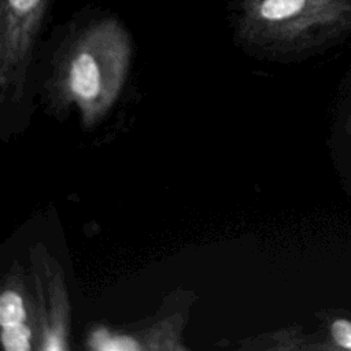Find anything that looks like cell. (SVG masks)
Here are the masks:
<instances>
[{
	"mask_svg": "<svg viewBox=\"0 0 351 351\" xmlns=\"http://www.w3.org/2000/svg\"><path fill=\"white\" fill-rule=\"evenodd\" d=\"M351 26V0H243L240 30L251 41L295 43Z\"/></svg>",
	"mask_w": 351,
	"mask_h": 351,
	"instance_id": "1",
	"label": "cell"
},
{
	"mask_svg": "<svg viewBox=\"0 0 351 351\" xmlns=\"http://www.w3.org/2000/svg\"><path fill=\"white\" fill-rule=\"evenodd\" d=\"M130 53L129 36L115 19H103L85 29L66 59L69 90L84 103L97 99L121 81Z\"/></svg>",
	"mask_w": 351,
	"mask_h": 351,
	"instance_id": "2",
	"label": "cell"
},
{
	"mask_svg": "<svg viewBox=\"0 0 351 351\" xmlns=\"http://www.w3.org/2000/svg\"><path fill=\"white\" fill-rule=\"evenodd\" d=\"M49 0H1L0 56L4 75L22 64Z\"/></svg>",
	"mask_w": 351,
	"mask_h": 351,
	"instance_id": "3",
	"label": "cell"
},
{
	"mask_svg": "<svg viewBox=\"0 0 351 351\" xmlns=\"http://www.w3.org/2000/svg\"><path fill=\"white\" fill-rule=\"evenodd\" d=\"M26 308L22 296L12 289H7L0 296V325L12 326L18 324H25Z\"/></svg>",
	"mask_w": 351,
	"mask_h": 351,
	"instance_id": "4",
	"label": "cell"
},
{
	"mask_svg": "<svg viewBox=\"0 0 351 351\" xmlns=\"http://www.w3.org/2000/svg\"><path fill=\"white\" fill-rule=\"evenodd\" d=\"M32 332L26 324L1 328V340L7 351H27L30 350Z\"/></svg>",
	"mask_w": 351,
	"mask_h": 351,
	"instance_id": "5",
	"label": "cell"
},
{
	"mask_svg": "<svg viewBox=\"0 0 351 351\" xmlns=\"http://www.w3.org/2000/svg\"><path fill=\"white\" fill-rule=\"evenodd\" d=\"M92 347L99 350H136L138 346L133 339L111 336L103 330H97L92 336Z\"/></svg>",
	"mask_w": 351,
	"mask_h": 351,
	"instance_id": "6",
	"label": "cell"
},
{
	"mask_svg": "<svg viewBox=\"0 0 351 351\" xmlns=\"http://www.w3.org/2000/svg\"><path fill=\"white\" fill-rule=\"evenodd\" d=\"M330 333L340 347L351 350V321L336 319L330 326Z\"/></svg>",
	"mask_w": 351,
	"mask_h": 351,
	"instance_id": "7",
	"label": "cell"
}]
</instances>
